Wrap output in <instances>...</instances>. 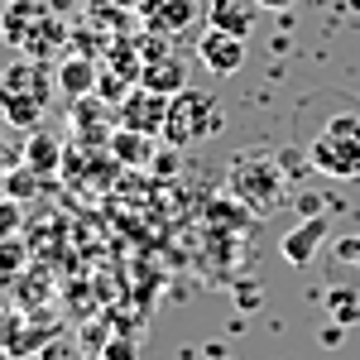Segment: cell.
<instances>
[{
  "mask_svg": "<svg viewBox=\"0 0 360 360\" xmlns=\"http://www.w3.org/2000/svg\"><path fill=\"white\" fill-rule=\"evenodd\" d=\"M327 312H332V322H341V327H356L360 322L356 288H327Z\"/></svg>",
  "mask_w": 360,
  "mask_h": 360,
  "instance_id": "obj_17",
  "label": "cell"
},
{
  "mask_svg": "<svg viewBox=\"0 0 360 360\" xmlns=\"http://www.w3.org/2000/svg\"><path fill=\"white\" fill-rule=\"evenodd\" d=\"M139 86H149V91H159V96H178L183 86H188V63L178 53H154L144 58V68H139Z\"/></svg>",
  "mask_w": 360,
  "mask_h": 360,
  "instance_id": "obj_10",
  "label": "cell"
},
{
  "mask_svg": "<svg viewBox=\"0 0 360 360\" xmlns=\"http://www.w3.org/2000/svg\"><path fill=\"white\" fill-rule=\"evenodd\" d=\"M0 202H5V183H0Z\"/></svg>",
  "mask_w": 360,
  "mask_h": 360,
  "instance_id": "obj_27",
  "label": "cell"
},
{
  "mask_svg": "<svg viewBox=\"0 0 360 360\" xmlns=\"http://www.w3.org/2000/svg\"><path fill=\"white\" fill-rule=\"evenodd\" d=\"M283 193V173H278V159H264V154H245L231 164V197L245 202L250 212H269Z\"/></svg>",
  "mask_w": 360,
  "mask_h": 360,
  "instance_id": "obj_5",
  "label": "cell"
},
{
  "mask_svg": "<svg viewBox=\"0 0 360 360\" xmlns=\"http://www.w3.org/2000/svg\"><path fill=\"white\" fill-rule=\"evenodd\" d=\"M39 188H44V173H34L29 164H20L15 173H10V178H5V193L15 197V202H25V197H34Z\"/></svg>",
  "mask_w": 360,
  "mask_h": 360,
  "instance_id": "obj_18",
  "label": "cell"
},
{
  "mask_svg": "<svg viewBox=\"0 0 360 360\" xmlns=\"http://www.w3.org/2000/svg\"><path fill=\"white\" fill-rule=\"evenodd\" d=\"M245 221H250V207H245V202L236 207L231 197H217V202L207 207V226H212V231H240Z\"/></svg>",
  "mask_w": 360,
  "mask_h": 360,
  "instance_id": "obj_16",
  "label": "cell"
},
{
  "mask_svg": "<svg viewBox=\"0 0 360 360\" xmlns=\"http://www.w3.org/2000/svg\"><path fill=\"white\" fill-rule=\"evenodd\" d=\"M72 130L82 144H111V120H106V101H96V96H77L72 101Z\"/></svg>",
  "mask_w": 360,
  "mask_h": 360,
  "instance_id": "obj_12",
  "label": "cell"
},
{
  "mask_svg": "<svg viewBox=\"0 0 360 360\" xmlns=\"http://www.w3.org/2000/svg\"><path fill=\"white\" fill-rule=\"evenodd\" d=\"M154 173H159V178H173V173H178V144H168L164 154H154Z\"/></svg>",
  "mask_w": 360,
  "mask_h": 360,
  "instance_id": "obj_22",
  "label": "cell"
},
{
  "mask_svg": "<svg viewBox=\"0 0 360 360\" xmlns=\"http://www.w3.org/2000/svg\"><path fill=\"white\" fill-rule=\"evenodd\" d=\"M226 125L221 115V101L212 91H197V86H183L178 96H168V115H164V144H178L188 149L197 139H212L217 130Z\"/></svg>",
  "mask_w": 360,
  "mask_h": 360,
  "instance_id": "obj_3",
  "label": "cell"
},
{
  "mask_svg": "<svg viewBox=\"0 0 360 360\" xmlns=\"http://www.w3.org/2000/svg\"><path fill=\"white\" fill-rule=\"evenodd\" d=\"M25 164L34 168V173H44V178H53L58 168H63V144H58L53 135H44V130H34V135L25 139Z\"/></svg>",
  "mask_w": 360,
  "mask_h": 360,
  "instance_id": "obj_15",
  "label": "cell"
},
{
  "mask_svg": "<svg viewBox=\"0 0 360 360\" xmlns=\"http://www.w3.org/2000/svg\"><path fill=\"white\" fill-rule=\"evenodd\" d=\"M20 231V202L5 193V202H0V236H15Z\"/></svg>",
  "mask_w": 360,
  "mask_h": 360,
  "instance_id": "obj_20",
  "label": "cell"
},
{
  "mask_svg": "<svg viewBox=\"0 0 360 360\" xmlns=\"http://www.w3.org/2000/svg\"><path fill=\"white\" fill-rule=\"evenodd\" d=\"M255 0L250 5H240V0H207V25L217 29H231V34H240V39H250V29H255Z\"/></svg>",
  "mask_w": 360,
  "mask_h": 360,
  "instance_id": "obj_14",
  "label": "cell"
},
{
  "mask_svg": "<svg viewBox=\"0 0 360 360\" xmlns=\"http://www.w3.org/2000/svg\"><path fill=\"white\" fill-rule=\"evenodd\" d=\"M111 5H120V10H130V5H139V0H111Z\"/></svg>",
  "mask_w": 360,
  "mask_h": 360,
  "instance_id": "obj_25",
  "label": "cell"
},
{
  "mask_svg": "<svg viewBox=\"0 0 360 360\" xmlns=\"http://www.w3.org/2000/svg\"><path fill=\"white\" fill-rule=\"evenodd\" d=\"M154 139H159V135H144V130L120 125V130L111 135V154L125 168H144V164H154Z\"/></svg>",
  "mask_w": 360,
  "mask_h": 360,
  "instance_id": "obj_13",
  "label": "cell"
},
{
  "mask_svg": "<svg viewBox=\"0 0 360 360\" xmlns=\"http://www.w3.org/2000/svg\"><path fill=\"white\" fill-rule=\"evenodd\" d=\"M49 86H58L49 77V68L39 58H25V63H10L0 72V115L20 130H39V120L49 111Z\"/></svg>",
  "mask_w": 360,
  "mask_h": 360,
  "instance_id": "obj_2",
  "label": "cell"
},
{
  "mask_svg": "<svg viewBox=\"0 0 360 360\" xmlns=\"http://www.w3.org/2000/svg\"><path fill=\"white\" fill-rule=\"evenodd\" d=\"M0 5H10V0H0Z\"/></svg>",
  "mask_w": 360,
  "mask_h": 360,
  "instance_id": "obj_28",
  "label": "cell"
},
{
  "mask_svg": "<svg viewBox=\"0 0 360 360\" xmlns=\"http://www.w3.org/2000/svg\"><path fill=\"white\" fill-rule=\"evenodd\" d=\"M139 20L149 34H183L188 25H197V15L207 10L202 0H139Z\"/></svg>",
  "mask_w": 360,
  "mask_h": 360,
  "instance_id": "obj_7",
  "label": "cell"
},
{
  "mask_svg": "<svg viewBox=\"0 0 360 360\" xmlns=\"http://www.w3.org/2000/svg\"><path fill=\"white\" fill-rule=\"evenodd\" d=\"M0 39L10 49H20L25 58L49 63V53L63 49L68 29H63V20L49 5H39V0H10V5H0Z\"/></svg>",
  "mask_w": 360,
  "mask_h": 360,
  "instance_id": "obj_1",
  "label": "cell"
},
{
  "mask_svg": "<svg viewBox=\"0 0 360 360\" xmlns=\"http://www.w3.org/2000/svg\"><path fill=\"white\" fill-rule=\"evenodd\" d=\"M53 82H58V91H63L68 101H77V96H91V91H96L101 72H96V63H91L86 53H68L63 63H58Z\"/></svg>",
  "mask_w": 360,
  "mask_h": 360,
  "instance_id": "obj_11",
  "label": "cell"
},
{
  "mask_svg": "<svg viewBox=\"0 0 360 360\" xmlns=\"http://www.w3.org/2000/svg\"><path fill=\"white\" fill-rule=\"evenodd\" d=\"M327 231H332V217H322V212L303 217V221L283 236V245H278V250H283V264H293V269L312 264V259H317V250H322V240H327Z\"/></svg>",
  "mask_w": 360,
  "mask_h": 360,
  "instance_id": "obj_8",
  "label": "cell"
},
{
  "mask_svg": "<svg viewBox=\"0 0 360 360\" xmlns=\"http://www.w3.org/2000/svg\"><path fill=\"white\" fill-rule=\"evenodd\" d=\"M255 5H259V10H274V15H278V10H288L293 0H255Z\"/></svg>",
  "mask_w": 360,
  "mask_h": 360,
  "instance_id": "obj_24",
  "label": "cell"
},
{
  "mask_svg": "<svg viewBox=\"0 0 360 360\" xmlns=\"http://www.w3.org/2000/svg\"><path fill=\"white\" fill-rule=\"evenodd\" d=\"M164 115H168V96H159V91H149V86H139V82L120 101V125L144 130V135H164Z\"/></svg>",
  "mask_w": 360,
  "mask_h": 360,
  "instance_id": "obj_9",
  "label": "cell"
},
{
  "mask_svg": "<svg viewBox=\"0 0 360 360\" xmlns=\"http://www.w3.org/2000/svg\"><path fill=\"white\" fill-rule=\"evenodd\" d=\"M197 63H202L207 72H217V77H231V72L245 68V39L231 34V29L207 25L202 39H197Z\"/></svg>",
  "mask_w": 360,
  "mask_h": 360,
  "instance_id": "obj_6",
  "label": "cell"
},
{
  "mask_svg": "<svg viewBox=\"0 0 360 360\" xmlns=\"http://www.w3.org/2000/svg\"><path fill=\"white\" fill-rule=\"evenodd\" d=\"M25 240H15V236H0V274H20L25 269Z\"/></svg>",
  "mask_w": 360,
  "mask_h": 360,
  "instance_id": "obj_19",
  "label": "cell"
},
{
  "mask_svg": "<svg viewBox=\"0 0 360 360\" xmlns=\"http://www.w3.org/2000/svg\"><path fill=\"white\" fill-rule=\"evenodd\" d=\"M0 360H15V356H10V346H5V341H0Z\"/></svg>",
  "mask_w": 360,
  "mask_h": 360,
  "instance_id": "obj_26",
  "label": "cell"
},
{
  "mask_svg": "<svg viewBox=\"0 0 360 360\" xmlns=\"http://www.w3.org/2000/svg\"><path fill=\"white\" fill-rule=\"evenodd\" d=\"M336 259L351 264V269H360V236H341V240H336Z\"/></svg>",
  "mask_w": 360,
  "mask_h": 360,
  "instance_id": "obj_21",
  "label": "cell"
},
{
  "mask_svg": "<svg viewBox=\"0 0 360 360\" xmlns=\"http://www.w3.org/2000/svg\"><path fill=\"white\" fill-rule=\"evenodd\" d=\"M307 164L317 173H327V178L356 183L360 178V120L356 115H332V125L312 139Z\"/></svg>",
  "mask_w": 360,
  "mask_h": 360,
  "instance_id": "obj_4",
  "label": "cell"
},
{
  "mask_svg": "<svg viewBox=\"0 0 360 360\" xmlns=\"http://www.w3.org/2000/svg\"><path fill=\"white\" fill-rule=\"evenodd\" d=\"M39 356H44V360H68V356H72V351H68V346H63V341H49V346H44V351H39Z\"/></svg>",
  "mask_w": 360,
  "mask_h": 360,
  "instance_id": "obj_23",
  "label": "cell"
}]
</instances>
